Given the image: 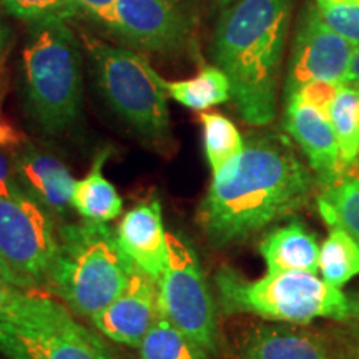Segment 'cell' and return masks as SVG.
<instances>
[{"label": "cell", "mask_w": 359, "mask_h": 359, "mask_svg": "<svg viewBox=\"0 0 359 359\" xmlns=\"http://www.w3.org/2000/svg\"><path fill=\"white\" fill-rule=\"evenodd\" d=\"M0 4L11 15L34 24L55 19L67 20L79 12L75 0H0Z\"/></svg>", "instance_id": "484cf974"}, {"label": "cell", "mask_w": 359, "mask_h": 359, "mask_svg": "<svg viewBox=\"0 0 359 359\" xmlns=\"http://www.w3.org/2000/svg\"><path fill=\"white\" fill-rule=\"evenodd\" d=\"M7 30L6 27L0 25V58L4 55V50H6V45H7Z\"/></svg>", "instance_id": "836d02e7"}, {"label": "cell", "mask_w": 359, "mask_h": 359, "mask_svg": "<svg viewBox=\"0 0 359 359\" xmlns=\"http://www.w3.org/2000/svg\"><path fill=\"white\" fill-rule=\"evenodd\" d=\"M142 359H208L210 354L160 311L138 346Z\"/></svg>", "instance_id": "7402d4cb"}, {"label": "cell", "mask_w": 359, "mask_h": 359, "mask_svg": "<svg viewBox=\"0 0 359 359\" xmlns=\"http://www.w3.org/2000/svg\"><path fill=\"white\" fill-rule=\"evenodd\" d=\"M323 280L336 288L359 275V243L343 228H331L320 251Z\"/></svg>", "instance_id": "603a6c76"}, {"label": "cell", "mask_w": 359, "mask_h": 359, "mask_svg": "<svg viewBox=\"0 0 359 359\" xmlns=\"http://www.w3.org/2000/svg\"><path fill=\"white\" fill-rule=\"evenodd\" d=\"M172 2H175V4H177V2H178V0H172Z\"/></svg>", "instance_id": "e575fe53"}, {"label": "cell", "mask_w": 359, "mask_h": 359, "mask_svg": "<svg viewBox=\"0 0 359 359\" xmlns=\"http://www.w3.org/2000/svg\"><path fill=\"white\" fill-rule=\"evenodd\" d=\"M111 29L143 50L173 53L185 47L188 22L172 0H118Z\"/></svg>", "instance_id": "8fae6325"}, {"label": "cell", "mask_w": 359, "mask_h": 359, "mask_svg": "<svg viewBox=\"0 0 359 359\" xmlns=\"http://www.w3.org/2000/svg\"><path fill=\"white\" fill-rule=\"evenodd\" d=\"M29 114L48 135L69 130L82 114L83 79L79 42L65 20L35 24L22 53Z\"/></svg>", "instance_id": "5b68a950"}, {"label": "cell", "mask_w": 359, "mask_h": 359, "mask_svg": "<svg viewBox=\"0 0 359 359\" xmlns=\"http://www.w3.org/2000/svg\"><path fill=\"white\" fill-rule=\"evenodd\" d=\"M103 98L130 128L151 143L170 140L168 92L143 55L85 37Z\"/></svg>", "instance_id": "8992f818"}, {"label": "cell", "mask_w": 359, "mask_h": 359, "mask_svg": "<svg viewBox=\"0 0 359 359\" xmlns=\"http://www.w3.org/2000/svg\"><path fill=\"white\" fill-rule=\"evenodd\" d=\"M303 325H255L233 344L231 359H344L325 338Z\"/></svg>", "instance_id": "4fadbf2b"}, {"label": "cell", "mask_w": 359, "mask_h": 359, "mask_svg": "<svg viewBox=\"0 0 359 359\" xmlns=\"http://www.w3.org/2000/svg\"><path fill=\"white\" fill-rule=\"evenodd\" d=\"M321 19L353 45H359V0H316Z\"/></svg>", "instance_id": "4316f807"}, {"label": "cell", "mask_w": 359, "mask_h": 359, "mask_svg": "<svg viewBox=\"0 0 359 359\" xmlns=\"http://www.w3.org/2000/svg\"><path fill=\"white\" fill-rule=\"evenodd\" d=\"M75 2H77L79 8H83L93 19L110 27L111 20H114L115 6L118 0H75Z\"/></svg>", "instance_id": "f546056e"}, {"label": "cell", "mask_w": 359, "mask_h": 359, "mask_svg": "<svg viewBox=\"0 0 359 359\" xmlns=\"http://www.w3.org/2000/svg\"><path fill=\"white\" fill-rule=\"evenodd\" d=\"M200 122L203 127L206 160L212 172L217 173L243 151L245 142L235 123L222 114H201Z\"/></svg>", "instance_id": "cb8c5ba5"}, {"label": "cell", "mask_w": 359, "mask_h": 359, "mask_svg": "<svg viewBox=\"0 0 359 359\" xmlns=\"http://www.w3.org/2000/svg\"><path fill=\"white\" fill-rule=\"evenodd\" d=\"M158 314L160 283L133 266L122 293L90 320L109 339L138 348Z\"/></svg>", "instance_id": "7c38bea8"}, {"label": "cell", "mask_w": 359, "mask_h": 359, "mask_svg": "<svg viewBox=\"0 0 359 359\" xmlns=\"http://www.w3.org/2000/svg\"><path fill=\"white\" fill-rule=\"evenodd\" d=\"M0 353L7 359H118L70 309L43 290H32L0 320Z\"/></svg>", "instance_id": "52a82bcc"}, {"label": "cell", "mask_w": 359, "mask_h": 359, "mask_svg": "<svg viewBox=\"0 0 359 359\" xmlns=\"http://www.w3.org/2000/svg\"><path fill=\"white\" fill-rule=\"evenodd\" d=\"M0 283H8V285L20 286V288L34 290L32 286L29 285V281H27L24 276H20L19 273L12 268V264L2 257V253H0Z\"/></svg>", "instance_id": "4dcf8cb0"}, {"label": "cell", "mask_w": 359, "mask_h": 359, "mask_svg": "<svg viewBox=\"0 0 359 359\" xmlns=\"http://www.w3.org/2000/svg\"><path fill=\"white\" fill-rule=\"evenodd\" d=\"M349 326H351V330H349L348 338L344 341V353L341 354L344 359H359V318L349 321Z\"/></svg>", "instance_id": "1f68e13d"}, {"label": "cell", "mask_w": 359, "mask_h": 359, "mask_svg": "<svg viewBox=\"0 0 359 359\" xmlns=\"http://www.w3.org/2000/svg\"><path fill=\"white\" fill-rule=\"evenodd\" d=\"M116 238L130 262L160 283L168 259L167 231L163 228L160 201L154 196L125 213Z\"/></svg>", "instance_id": "2e32d148"}, {"label": "cell", "mask_w": 359, "mask_h": 359, "mask_svg": "<svg viewBox=\"0 0 359 359\" xmlns=\"http://www.w3.org/2000/svg\"><path fill=\"white\" fill-rule=\"evenodd\" d=\"M318 210L330 228H343L359 243V163L321 185Z\"/></svg>", "instance_id": "d6986e66"}, {"label": "cell", "mask_w": 359, "mask_h": 359, "mask_svg": "<svg viewBox=\"0 0 359 359\" xmlns=\"http://www.w3.org/2000/svg\"><path fill=\"white\" fill-rule=\"evenodd\" d=\"M314 178L285 138L263 135L213 173L198 208L210 245L238 243L308 205Z\"/></svg>", "instance_id": "6da1fadb"}, {"label": "cell", "mask_w": 359, "mask_h": 359, "mask_svg": "<svg viewBox=\"0 0 359 359\" xmlns=\"http://www.w3.org/2000/svg\"><path fill=\"white\" fill-rule=\"evenodd\" d=\"M168 259L160 280V311L206 353H218L217 308L190 241L167 233Z\"/></svg>", "instance_id": "ba28073f"}, {"label": "cell", "mask_w": 359, "mask_h": 359, "mask_svg": "<svg viewBox=\"0 0 359 359\" xmlns=\"http://www.w3.org/2000/svg\"><path fill=\"white\" fill-rule=\"evenodd\" d=\"M283 125L306 155L309 168L316 175L320 185L333 182L344 172L330 115L298 98H286Z\"/></svg>", "instance_id": "5bb4252c"}, {"label": "cell", "mask_w": 359, "mask_h": 359, "mask_svg": "<svg viewBox=\"0 0 359 359\" xmlns=\"http://www.w3.org/2000/svg\"><path fill=\"white\" fill-rule=\"evenodd\" d=\"M344 82H359V45L353 52L351 64H349V70Z\"/></svg>", "instance_id": "d6a6232c"}, {"label": "cell", "mask_w": 359, "mask_h": 359, "mask_svg": "<svg viewBox=\"0 0 359 359\" xmlns=\"http://www.w3.org/2000/svg\"><path fill=\"white\" fill-rule=\"evenodd\" d=\"M57 243L48 210L25 191L0 196V253L34 290H47Z\"/></svg>", "instance_id": "9c48e42d"}, {"label": "cell", "mask_w": 359, "mask_h": 359, "mask_svg": "<svg viewBox=\"0 0 359 359\" xmlns=\"http://www.w3.org/2000/svg\"><path fill=\"white\" fill-rule=\"evenodd\" d=\"M133 266L107 223H65L58 228L47 291L70 311L92 318L122 293Z\"/></svg>", "instance_id": "3957f363"}, {"label": "cell", "mask_w": 359, "mask_h": 359, "mask_svg": "<svg viewBox=\"0 0 359 359\" xmlns=\"http://www.w3.org/2000/svg\"><path fill=\"white\" fill-rule=\"evenodd\" d=\"M219 306L226 314L246 313L266 321L308 325L313 320L349 323L359 318V299L349 298L314 273H268L246 280L230 266L215 275Z\"/></svg>", "instance_id": "277c9868"}, {"label": "cell", "mask_w": 359, "mask_h": 359, "mask_svg": "<svg viewBox=\"0 0 359 359\" xmlns=\"http://www.w3.org/2000/svg\"><path fill=\"white\" fill-rule=\"evenodd\" d=\"M353 45L343 35L334 32L321 19L316 6L308 7L296 30L288 75L285 82V98L309 82H336L346 80L351 64Z\"/></svg>", "instance_id": "30bf717a"}, {"label": "cell", "mask_w": 359, "mask_h": 359, "mask_svg": "<svg viewBox=\"0 0 359 359\" xmlns=\"http://www.w3.org/2000/svg\"><path fill=\"white\" fill-rule=\"evenodd\" d=\"M17 178L22 191L48 210L55 219L67 218L72 208L75 180L60 158L32 142L17 156Z\"/></svg>", "instance_id": "9a60e30c"}, {"label": "cell", "mask_w": 359, "mask_h": 359, "mask_svg": "<svg viewBox=\"0 0 359 359\" xmlns=\"http://www.w3.org/2000/svg\"><path fill=\"white\" fill-rule=\"evenodd\" d=\"M341 83L336 82H323V80H318V82H309L303 85L302 88L296 90L293 95L286 98H298L308 105L316 107L318 110L325 111L327 114L330 111L331 103H333L336 93H338Z\"/></svg>", "instance_id": "83f0119b"}, {"label": "cell", "mask_w": 359, "mask_h": 359, "mask_svg": "<svg viewBox=\"0 0 359 359\" xmlns=\"http://www.w3.org/2000/svg\"><path fill=\"white\" fill-rule=\"evenodd\" d=\"M110 150H102L97 155L93 167L82 180H75L72 193V208L88 222L109 223L122 213L123 201L116 188L103 175V165Z\"/></svg>", "instance_id": "ac0fdd59"}, {"label": "cell", "mask_w": 359, "mask_h": 359, "mask_svg": "<svg viewBox=\"0 0 359 359\" xmlns=\"http://www.w3.org/2000/svg\"><path fill=\"white\" fill-rule=\"evenodd\" d=\"M344 170L359 163V82L339 85L330 111Z\"/></svg>", "instance_id": "44dd1931"}, {"label": "cell", "mask_w": 359, "mask_h": 359, "mask_svg": "<svg viewBox=\"0 0 359 359\" xmlns=\"http://www.w3.org/2000/svg\"><path fill=\"white\" fill-rule=\"evenodd\" d=\"M27 142L29 140L20 130L0 118V196L22 191L17 178V156Z\"/></svg>", "instance_id": "d4e9b609"}, {"label": "cell", "mask_w": 359, "mask_h": 359, "mask_svg": "<svg viewBox=\"0 0 359 359\" xmlns=\"http://www.w3.org/2000/svg\"><path fill=\"white\" fill-rule=\"evenodd\" d=\"M320 251L316 236L299 222L269 231L259 243V253L266 263L268 273L320 271Z\"/></svg>", "instance_id": "e0dca14e"}, {"label": "cell", "mask_w": 359, "mask_h": 359, "mask_svg": "<svg viewBox=\"0 0 359 359\" xmlns=\"http://www.w3.org/2000/svg\"><path fill=\"white\" fill-rule=\"evenodd\" d=\"M168 95L190 110H208L231 98L230 79L219 67H205L198 75L188 80L168 82L163 79Z\"/></svg>", "instance_id": "ffe728a7"}, {"label": "cell", "mask_w": 359, "mask_h": 359, "mask_svg": "<svg viewBox=\"0 0 359 359\" xmlns=\"http://www.w3.org/2000/svg\"><path fill=\"white\" fill-rule=\"evenodd\" d=\"M30 291L32 290L20 288V286L8 285V283H0V320L11 316Z\"/></svg>", "instance_id": "f1b7e54d"}, {"label": "cell", "mask_w": 359, "mask_h": 359, "mask_svg": "<svg viewBox=\"0 0 359 359\" xmlns=\"http://www.w3.org/2000/svg\"><path fill=\"white\" fill-rule=\"evenodd\" d=\"M291 12L293 0H236L215 30V62L230 79L238 114L255 127H264L276 116Z\"/></svg>", "instance_id": "7a4b0ae2"}]
</instances>
